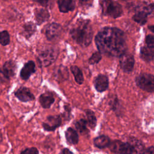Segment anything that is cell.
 Here are the masks:
<instances>
[{"label":"cell","instance_id":"8fae6325","mask_svg":"<svg viewBox=\"0 0 154 154\" xmlns=\"http://www.w3.org/2000/svg\"><path fill=\"white\" fill-rule=\"evenodd\" d=\"M34 16L37 24L41 25L49 19L50 14L48 10L42 8H37L34 10Z\"/></svg>","mask_w":154,"mask_h":154},{"label":"cell","instance_id":"4fadbf2b","mask_svg":"<svg viewBox=\"0 0 154 154\" xmlns=\"http://www.w3.org/2000/svg\"><path fill=\"white\" fill-rule=\"evenodd\" d=\"M57 4L60 11L62 13L73 11L75 8V2L72 0H59Z\"/></svg>","mask_w":154,"mask_h":154},{"label":"cell","instance_id":"8992f818","mask_svg":"<svg viewBox=\"0 0 154 154\" xmlns=\"http://www.w3.org/2000/svg\"><path fill=\"white\" fill-rule=\"evenodd\" d=\"M44 33L49 41H54L58 39L61 32L62 26L60 24L55 22H52L46 25L44 28Z\"/></svg>","mask_w":154,"mask_h":154},{"label":"cell","instance_id":"ac0fdd59","mask_svg":"<svg viewBox=\"0 0 154 154\" xmlns=\"http://www.w3.org/2000/svg\"><path fill=\"white\" fill-rule=\"evenodd\" d=\"M109 138L105 135H100L94 139V144L96 147L103 149L109 146L110 144Z\"/></svg>","mask_w":154,"mask_h":154},{"label":"cell","instance_id":"3957f363","mask_svg":"<svg viewBox=\"0 0 154 154\" xmlns=\"http://www.w3.org/2000/svg\"><path fill=\"white\" fill-rule=\"evenodd\" d=\"M58 51L54 47H46L40 50L37 58L40 67H48L52 64L57 59Z\"/></svg>","mask_w":154,"mask_h":154},{"label":"cell","instance_id":"7c38bea8","mask_svg":"<svg viewBox=\"0 0 154 154\" xmlns=\"http://www.w3.org/2000/svg\"><path fill=\"white\" fill-rule=\"evenodd\" d=\"M94 85L97 91H104L108 87V79L105 75H99L95 78Z\"/></svg>","mask_w":154,"mask_h":154},{"label":"cell","instance_id":"f1b7e54d","mask_svg":"<svg viewBox=\"0 0 154 154\" xmlns=\"http://www.w3.org/2000/svg\"><path fill=\"white\" fill-rule=\"evenodd\" d=\"M146 43L147 47L154 48V35H148L146 38Z\"/></svg>","mask_w":154,"mask_h":154},{"label":"cell","instance_id":"4316f807","mask_svg":"<svg viewBox=\"0 0 154 154\" xmlns=\"http://www.w3.org/2000/svg\"><path fill=\"white\" fill-rule=\"evenodd\" d=\"M102 56L100 52H96L91 56L88 60V62L90 64H94L98 63L101 60Z\"/></svg>","mask_w":154,"mask_h":154},{"label":"cell","instance_id":"ba28073f","mask_svg":"<svg viewBox=\"0 0 154 154\" xmlns=\"http://www.w3.org/2000/svg\"><path fill=\"white\" fill-rule=\"evenodd\" d=\"M14 96L20 101L27 102L34 100V95L31 90L25 87H20L14 92Z\"/></svg>","mask_w":154,"mask_h":154},{"label":"cell","instance_id":"d590c367","mask_svg":"<svg viewBox=\"0 0 154 154\" xmlns=\"http://www.w3.org/2000/svg\"><path fill=\"white\" fill-rule=\"evenodd\" d=\"M2 140V136L1 133L0 132V142H1Z\"/></svg>","mask_w":154,"mask_h":154},{"label":"cell","instance_id":"83f0119b","mask_svg":"<svg viewBox=\"0 0 154 154\" xmlns=\"http://www.w3.org/2000/svg\"><path fill=\"white\" fill-rule=\"evenodd\" d=\"M122 143H123L120 141H114L112 143H110V144L109 146L110 150L114 152L119 153V150Z\"/></svg>","mask_w":154,"mask_h":154},{"label":"cell","instance_id":"7402d4cb","mask_svg":"<svg viewBox=\"0 0 154 154\" xmlns=\"http://www.w3.org/2000/svg\"><path fill=\"white\" fill-rule=\"evenodd\" d=\"M87 122V125L91 129H94L96 125V118L94 113L90 109H87L85 111Z\"/></svg>","mask_w":154,"mask_h":154},{"label":"cell","instance_id":"5b68a950","mask_svg":"<svg viewBox=\"0 0 154 154\" xmlns=\"http://www.w3.org/2000/svg\"><path fill=\"white\" fill-rule=\"evenodd\" d=\"M136 82L142 90L149 92L154 91V75L142 74L137 78Z\"/></svg>","mask_w":154,"mask_h":154},{"label":"cell","instance_id":"9a60e30c","mask_svg":"<svg viewBox=\"0 0 154 154\" xmlns=\"http://www.w3.org/2000/svg\"><path fill=\"white\" fill-rule=\"evenodd\" d=\"M1 68L7 77L8 79H10L11 77L14 76L17 67L16 63L13 61L8 60L4 64Z\"/></svg>","mask_w":154,"mask_h":154},{"label":"cell","instance_id":"f546056e","mask_svg":"<svg viewBox=\"0 0 154 154\" xmlns=\"http://www.w3.org/2000/svg\"><path fill=\"white\" fill-rule=\"evenodd\" d=\"M21 154H38V151L35 147H29L23 150Z\"/></svg>","mask_w":154,"mask_h":154},{"label":"cell","instance_id":"484cf974","mask_svg":"<svg viewBox=\"0 0 154 154\" xmlns=\"http://www.w3.org/2000/svg\"><path fill=\"white\" fill-rule=\"evenodd\" d=\"M10 38L9 33L7 31H2L0 32V43L2 46H6L10 43Z\"/></svg>","mask_w":154,"mask_h":154},{"label":"cell","instance_id":"52a82bcc","mask_svg":"<svg viewBox=\"0 0 154 154\" xmlns=\"http://www.w3.org/2000/svg\"><path fill=\"white\" fill-rule=\"evenodd\" d=\"M61 125V119L59 115L49 116L43 123L42 126L46 131H54Z\"/></svg>","mask_w":154,"mask_h":154},{"label":"cell","instance_id":"e0dca14e","mask_svg":"<svg viewBox=\"0 0 154 154\" xmlns=\"http://www.w3.org/2000/svg\"><path fill=\"white\" fill-rule=\"evenodd\" d=\"M67 141L71 144H76L79 141V136L77 132L72 128H68L65 132Z\"/></svg>","mask_w":154,"mask_h":154},{"label":"cell","instance_id":"44dd1931","mask_svg":"<svg viewBox=\"0 0 154 154\" xmlns=\"http://www.w3.org/2000/svg\"><path fill=\"white\" fill-rule=\"evenodd\" d=\"M75 126L78 131L82 135L86 134L88 132V130L87 127V122L85 119H81L76 121L75 123Z\"/></svg>","mask_w":154,"mask_h":154},{"label":"cell","instance_id":"2e32d148","mask_svg":"<svg viewBox=\"0 0 154 154\" xmlns=\"http://www.w3.org/2000/svg\"><path fill=\"white\" fill-rule=\"evenodd\" d=\"M36 25L32 22H28L25 23L22 29V34L26 38H30L36 31Z\"/></svg>","mask_w":154,"mask_h":154},{"label":"cell","instance_id":"277c9868","mask_svg":"<svg viewBox=\"0 0 154 154\" xmlns=\"http://www.w3.org/2000/svg\"><path fill=\"white\" fill-rule=\"evenodd\" d=\"M103 13L113 18L119 17L122 13L121 5L113 1H103L102 4Z\"/></svg>","mask_w":154,"mask_h":154},{"label":"cell","instance_id":"6da1fadb","mask_svg":"<svg viewBox=\"0 0 154 154\" xmlns=\"http://www.w3.org/2000/svg\"><path fill=\"white\" fill-rule=\"evenodd\" d=\"M95 43L100 53L109 56L120 57L126 49L125 34L116 28H102L96 35Z\"/></svg>","mask_w":154,"mask_h":154},{"label":"cell","instance_id":"cb8c5ba5","mask_svg":"<svg viewBox=\"0 0 154 154\" xmlns=\"http://www.w3.org/2000/svg\"><path fill=\"white\" fill-rule=\"evenodd\" d=\"M132 147L134 150L138 153H143L144 152V147L142 143L138 140L135 138H131L130 140V142L129 143Z\"/></svg>","mask_w":154,"mask_h":154},{"label":"cell","instance_id":"5bb4252c","mask_svg":"<svg viewBox=\"0 0 154 154\" xmlns=\"http://www.w3.org/2000/svg\"><path fill=\"white\" fill-rule=\"evenodd\" d=\"M55 99L54 96L49 92L42 94L39 97V102L41 106L45 108H49L54 103Z\"/></svg>","mask_w":154,"mask_h":154},{"label":"cell","instance_id":"ffe728a7","mask_svg":"<svg viewBox=\"0 0 154 154\" xmlns=\"http://www.w3.org/2000/svg\"><path fill=\"white\" fill-rule=\"evenodd\" d=\"M70 70L74 76L76 83L82 84L84 82V76L81 70L76 66H72L70 67Z\"/></svg>","mask_w":154,"mask_h":154},{"label":"cell","instance_id":"4dcf8cb0","mask_svg":"<svg viewBox=\"0 0 154 154\" xmlns=\"http://www.w3.org/2000/svg\"><path fill=\"white\" fill-rule=\"evenodd\" d=\"M10 79H8L7 76L5 75L4 72L2 71V68H0V82L1 83H4L8 82Z\"/></svg>","mask_w":154,"mask_h":154},{"label":"cell","instance_id":"7a4b0ae2","mask_svg":"<svg viewBox=\"0 0 154 154\" xmlns=\"http://www.w3.org/2000/svg\"><path fill=\"white\" fill-rule=\"evenodd\" d=\"M73 40L82 47L88 46L93 38V29L88 20L79 19L70 30Z\"/></svg>","mask_w":154,"mask_h":154},{"label":"cell","instance_id":"1f68e13d","mask_svg":"<svg viewBox=\"0 0 154 154\" xmlns=\"http://www.w3.org/2000/svg\"><path fill=\"white\" fill-rule=\"evenodd\" d=\"M144 11L147 14H152L154 13V3L150 4L149 5H148L145 10H144Z\"/></svg>","mask_w":154,"mask_h":154},{"label":"cell","instance_id":"e575fe53","mask_svg":"<svg viewBox=\"0 0 154 154\" xmlns=\"http://www.w3.org/2000/svg\"><path fill=\"white\" fill-rule=\"evenodd\" d=\"M149 29H150L153 32H154V25H153V26H149Z\"/></svg>","mask_w":154,"mask_h":154},{"label":"cell","instance_id":"30bf717a","mask_svg":"<svg viewBox=\"0 0 154 154\" xmlns=\"http://www.w3.org/2000/svg\"><path fill=\"white\" fill-rule=\"evenodd\" d=\"M35 72V64L33 61H28L22 68L20 72V76L23 80H27L31 75Z\"/></svg>","mask_w":154,"mask_h":154},{"label":"cell","instance_id":"d6a6232c","mask_svg":"<svg viewBox=\"0 0 154 154\" xmlns=\"http://www.w3.org/2000/svg\"><path fill=\"white\" fill-rule=\"evenodd\" d=\"M143 154H154V147L151 146L145 149Z\"/></svg>","mask_w":154,"mask_h":154},{"label":"cell","instance_id":"603a6c76","mask_svg":"<svg viewBox=\"0 0 154 154\" xmlns=\"http://www.w3.org/2000/svg\"><path fill=\"white\" fill-rule=\"evenodd\" d=\"M147 14L143 10L138 12L133 16V19L137 23L143 25L147 22Z\"/></svg>","mask_w":154,"mask_h":154},{"label":"cell","instance_id":"836d02e7","mask_svg":"<svg viewBox=\"0 0 154 154\" xmlns=\"http://www.w3.org/2000/svg\"><path fill=\"white\" fill-rule=\"evenodd\" d=\"M60 154H73L72 152H71L68 149H63L60 153Z\"/></svg>","mask_w":154,"mask_h":154},{"label":"cell","instance_id":"d6986e66","mask_svg":"<svg viewBox=\"0 0 154 154\" xmlns=\"http://www.w3.org/2000/svg\"><path fill=\"white\" fill-rule=\"evenodd\" d=\"M141 58L145 61H150L154 58V48L142 47L140 51Z\"/></svg>","mask_w":154,"mask_h":154},{"label":"cell","instance_id":"d4e9b609","mask_svg":"<svg viewBox=\"0 0 154 154\" xmlns=\"http://www.w3.org/2000/svg\"><path fill=\"white\" fill-rule=\"evenodd\" d=\"M134 152L132 146L129 143H122L120 150H119V154H132Z\"/></svg>","mask_w":154,"mask_h":154},{"label":"cell","instance_id":"9c48e42d","mask_svg":"<svg viewBox=\"0 0 154 154\" xmlns=\"http://www.w3.org/2000/svg\"><path fill=\"white\" fill-rule=\"evenodd\" d=\"M120 64L122 69L126 72H131L134 66V59L132 55L124 54L120 57Z\"/></svg>","mask_w":154,"mask_h":154}]
</instances>
